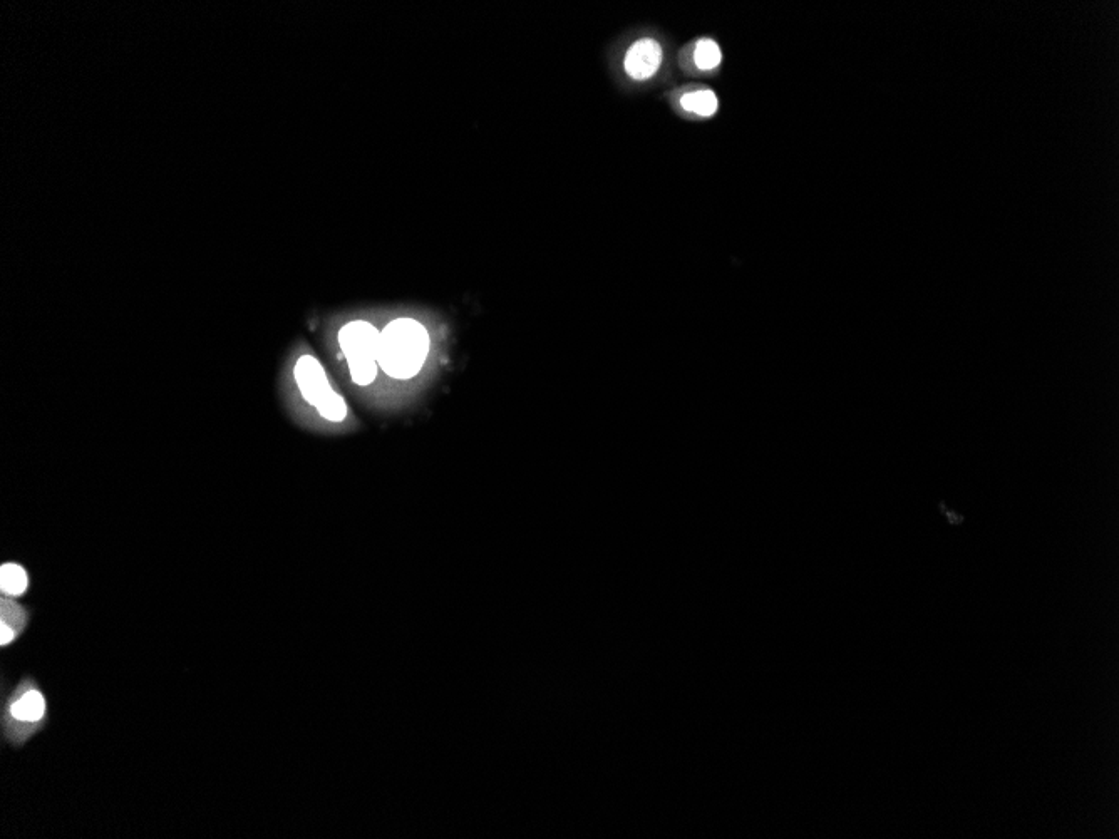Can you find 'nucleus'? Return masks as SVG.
<instances>
[{
	"label": "nucleus",
	"instance_id": "obj_1",
	"mask_svg": "<svg viewBox=\"0 0 1119 839\" xmlns=\"http://www.w3.org/2000/svg\"><path fill=\"white\" fill-rule=\"evenodd\" d=\"M429 332L418 320L401 317L384 325L379 344V369L396 381L418 376L428 361Z\"/></svg>",
	"mask_w": 1119,
	"mask_h": 839
},
{
	"label": "nucleus",
	"instance_id": "obj_2",
	"mask_svg": "<svg viewBox=\"0 0 1119 839\" xmlns=\"http://www.w3.org/2000/svg\"><path fill=\"white\" fill-rule=\"evenodd\" d=\"M47 724L46 695L36 680L24 677L12 689L2 709V731L11 746H24Z\"/></svg>",
	"mask_w": 1119,
	"mask_h": 839
},
{
	"label": "nucleus",
	"instance_id": "obj_3",
	"mask_svg": "<svg viewBox=\"0 0 1119 839\" xmlns=\"http://www.w3.org/2000/svg\"><path fill=\"white\" fill-rule=\"evenodd\" d=\"M337 344L351 381L359 387L371 386L379 374L381 330L364 319L349 320L337 332Z\"/></svg>",
	"mask_w": 1119,
	"mask_h": 839
},
{
	"label": "nucleus",
	"instance_id": "obj_4",
	"mask_svg": "<svg viewBox=\"0 0 1119 839\" xmlns=\"http://www.w3.org/2000/svg\"><path fill=\"white\" fill-rule=\"evenodd\" d=\"M292 374L300 396L322 419L334 424L346 421L349 416L346 399L334 389L325 367L314 354H300Z\"/></svg>",
	"mask_w": 1119,
	"mask_h": 839
},
{
	"label": "nucleus",
	"instance_id": "obj_5",
	"mask_svg": "<svg viewBox=\"0 0 1119 839\" xmlns=\"http://www.w3.org/2000/svg\"><path fill=\"white\" fill-rule=\"evenodd\" d=\"M662 64V47L654 39H640L625 54V73L635 81L652 78Z\"/></svg>",
	"mask_w": 1119,
	"mask_h": 839
},
{
	"label": "nucleus",
	"instance_id": "obj_6",
	"mask_svg": "<svg viewBox=\"0 0 1119 839\" xmlns=\"http://www.w3.org/2000/svg\"><path fill=\"white\" fill-rule=\"evenodd\" d=\"M0 645L7 647V645L14 644L24 632H26L27 623H29V612L26 607L21 603L16 602L14 598L4 597L2 595V602H0Z\"/></svg>",
	"mask_w": 1119,
	"mask_h": 839
},
{
	"label": "nucleus",
	"instance_id": "obj_7",
	"mask_svg": "<svg viewBox=\"0 0 1119 839\" xmlns=\"http://www.w3.org/2000/svg\"><path fill=\"white\" fill-rule=\"evenodd\" d=\"M29 588L26 568L17 563H4L0 568V592L4 597L19 598Z\"/></svg>",
	"mask_w": 1119,
	"mask_h": 839
},
{
	"label": "nucleus",
	"instance_id": "obj_8",
	"mask_svg": "<svg viewBox=\"0 0 1119 839\" xmlns=\"http://www.w3.org/2000/svg\"><path fill=\"white\" fill-rule=\"evenodd\" d=\"M681 106L686 109L687 113H694L702 118H709L717 113L719 108V101H717L716 94L709 91V89H701V91H694V93L684 94L681 98Z\"/></svg>",
	"mask_w": 1119,
	"mask_h": 839
},
{
	"label": "nucleus",
	"instance_id": "obj_9",
	"mask_svg": "<svg viewBox=\"0 0 1119 839\" xmlns=\"http://www.w3.org/2000/svg\"><path fill=\"white\" fill-rule=\"evenodd\" d=\"M721 61V47L717 46V42L711 41V39H702V41L697 42L696 49H694V64H696L697 69L714 71L721 66Z\"/></svg>",
	"mask_w": 1119,
	"mask_h": 839
}]
</instances>
